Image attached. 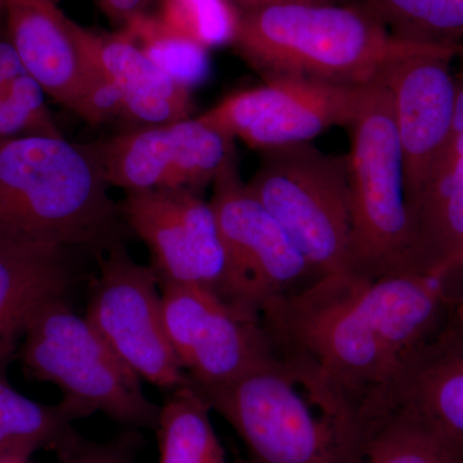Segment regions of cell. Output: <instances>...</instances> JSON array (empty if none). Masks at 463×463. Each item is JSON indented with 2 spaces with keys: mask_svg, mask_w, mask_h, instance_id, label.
<instances>
[{
  "mask_svg": "<svg viewBox=\"0 0 463 463\" xmlns=\"http://www.w3.org/2000/svg\"><path fill=\"white\" fill-rule=\"evenodd\" d=\"M457 276L330 274L261 307L277 359L359 463L394 416L405 362L446 323Z\"/></svg>",
  "mask_w": 463,
  "mask_h": 463,
  "instance_id": "cell-1",
  "label": "cell"
},
{
  "mask_svg": "<svg viewBox=\"0 0 463 463\" xmlns=\"http://www.w3.org/2000/svg\"><path fill=\"white\" fill-rule=\"evenodd\" d=\"M94 143L54 137L0 142V240L87 248L121 242L120 205L111 199Z\"/></svg>",
  "mask_w": 463,
  "mask_h": 463,
  "instance_id": "cell-2",
  "label": "cell"
},
{
  "mask_svg": "<svg viewBox=\"0 0 463 463\" xmlns=\"http://www.w3.org/2000/svg\"><path fill=\"white\" fill-rule=\"evenodd\" d=\"M232 47L264 80L301 78L346 87L379 80L422 45L395 38L350 5H281L240 12Z\"/></svg>",
  "mask_w": 463,
  "mask_h": 463,
  "instance_id": "cell-3",
  "label": "cell"
},
{
  "mask_svg": "<svg viewBox=\"0 0 463 463\" xmlns=\"http://www.w3.org/2000/svg\"><path fill=\"white\" fill-rule=\"evenodd\" d=\"M347 128L353 273L371 279L416 273L403 154L392 99L381 78L368 85L364 102Z\"/></svg>",
  "mask_w": 463,
  "mask_h": 463,
  "instance_id": "cell-4",
  "label": "cell"
},
{
  "mask_svg": "<svg viewBox=\"0 0 463 463\" xmlns=\"http://www.w3.org/2000/svg\"><path fill=\"white\" fill-rule=\"evenodd\" d=\"M20 350L30 374L54 383L78 419L100 412L132 428L156 429L160 407L143 392L141 377L63 298L33 313Z\"/></svg>",
  "mask_w": 463,
  "mask_h": 463,
  "instance_id": "cell-5",
  "label": "cell"
},
{
  "mask_svg": "<svg viewBox=\"0 0 463 463\" xmlns=\"http://www.w3.org/2000/svg\"><path fill=\"white\" fill-rule=\"evenodd\" d=\"M246 184L319 276L353 273L346 157L310 142L267 149Z\"/></svg>",
  "mask_w": 463,
  "mask_h": 463,
  "instance_id": "cell-6",
  "label": "cell"
},
{
  "mask_svg": "<svg viewBox=\"0 0 463 463\" xmlns=\"http://www.w3.org/2000/svg\"><path fill=\"white\" fill-rule=\"evenodd\" d=\"M201 397L239 435L250 463H359L277 358Z\"/></svg>",
  "mask_w": 463,
  "mask_h": 463,
  "instance_id": "cell-7",
  "label": "cell"
},
{
  "mask_svg": "<svg viewBox=\"0 0 463 463\" xmlns=\"http://www.w3.org/2000/svg\"><path fill=\"white\" fill-rule=\"evenodd\" d=\"M212 185L209 201L227 254L232 304L260 315L270 298L295 294L321 279L241 179L237 160Z\"/></svg>",
  "mask_w": 463,
  "mask_h": 463,
  "instance_id": "cell-8",
  "label": "cell"
},
{
  "mask_svg": "<svg viewBox=\"0 0 463 463\" xmlns=\"http://www.w3.org/2000/svg\"><path fill=\"white\" fill-rule=\"evenodd\" d=\"M85 318L142 380L170 392L190 383L167 336L156 273L123 242L102 252Z\"/></svg>",
  "mask_w": 463,
  "mask_h": 463,
  "instance_id": "cell-9",
  "label": "cell"
},
{
  "mask_svg": "<svg viewBox=\"0 0 463 463\" xmlns=\"http://www.w3.org/2000/svg\"><path fill=\"white\" fill-rule=\"evenodd\" d=\"M160 286L167 336L199 394L230 385L277 358L260 315L201 286Z\"/></svg>",
  "mask_w": 463,
  "mask_h": 463,
  "instance_id": "cell-10",
  "label": "cell"
},
{
  "mask_svg": "<svg viewBox=\"0 0 463 463\" xmlns=\"http://www.w3.org/2000/svg\"><path fill=\"white\" fill-rule=\"evenodd\" d=\"M367 87L270 79L230 94L197 118L234 141L263 152L310 142L336 125L347 127L364 102Z\"/></svg>",
  "mask_w": 463,
  "mask_h": 463,
  "instance_id": "cell-11",
  "label": "cell"
},
{
  "mask_svg": "<svg viewBox=\"0 0 463 463\" xmlns=\"http://www.w3.org/2000/svg\"><path fill=\"white\" fill-rule=\"evenodd\" d=\"M109 187L200 194L237 160L236 141L199 118L123 130L94 142Z\"/></svg>",
  "mask_w": 463,
  "mask_h": 463,
  "instance_id": "cell-12",
  "label": "cell"
},
{
  "mask_svg": "<svg viewBox=\"0 0 463 463\" xmlns=\"http://www.w3.org/2000/svg\"><path fill=\"white\" fill-rule=\"evenodd\" d=\"M123 221L147 246L160 285H197L231 301L223 240L210 201L178 191L128 192Z\"/></svg>",
  "mask_w": 463,
  "mask_h": 463,
  "instance_id": "cell-13",
  "label": "cell"
},
{
  "mask_svg": "<svg viewBox=\"0 0 463 463\" xmlns=\"http://www.w3.org/2000/svg\"><path fill=\"white\" fill-rule=\"evenodd\" d=\"M458 47L422 45L399 58L381 80L388 88L412 205L437 173L452 136Z\"/></svg>",
  "mask_w": 463,
  "mask_h": 463,
  "instance_id": "cell-14",
  "label": "cell"
},
{
  "mask_svg": "<svg viewBox=\"0 0 463 463\" xmlns=\"http://www.w3.org/2000/svg\"><path fill=\"white\" fill-rule=\"evenodd\" d=\"M3 17L14 50L47 97L85 120L105 76L79 48L58 0H3Z\"/></svg>",
  "mask_w": 463,
  "mask_h": 463,
  "instance_id": "cell-15",
  "label": "cell"
},
{
  "mask_svg": "<svg viewBox=\"0 0 463 463\" xmlns=\"http://www.w3.org/2000/svg\"><path fill=\"white\" fill-rule=\"evenodd\" d=\"M71 27L85 57L120 94L127 130L190 118L191 90L158 69L124 33L99 32L74 20Z\"/></svg>",
  "mask_w": 463,
  "mask_h": 463,
  "instance_id": "cell-16",
  "label": "cell"
},
{
  "mask_svg": "<svg viewBox=\"0 0 463 463\" xmlns=\"http://www.w3.org/2000/svg\"><path fill=\"white\" fill-rule=\"evenodd\" d=\"M397 412L416 417L463 452V336L449 322L405 362Z\"/></svg>",
  "mask_w": 463,
  "mask_h": 463,
  "instance_id": "cell-17",
  "label": "cell"
},
{
  "mask_svg": "<svg viewBox=\"0 0 463 463\" xmlns=\"http://www.w3.org/2000/svg\"><path fill=\"white\" fill-rule=\"evenodd\" d=\"M71 249L0 240V365L7 367L33 313L63 298L72 279Z\"/></svg>",
  "mask_w": 463,
  "mask_h": 463,
  "instance_id": "cell-18",
  "label": "cell"
},
{
  "mask_svg": "<svg viewBox=\"0 0 463 463\" xmlns=\"http://www.w3.org/2000/svg\"><path fill=\"white\" fill-rule=\"evenodd\" d=\"M0 365V458L29 459L36 450L48 448L63 458L87 446L72 430L78 416L61 402L41 404L24 397L5 377Z\"/></svg>",
  "mask_w": 463,
  "mask_h": 463,
  "instance_id": "cell-19",
  "label": "cell"
},
{
  "mask_svg": "<svg viewBox=\"0 0 463 463\" xmlns=\"http://www.w3.org/2000/svg\"><path fill=\"white\" fill-rule=\"evenodd\" d=\"M190 383L170 392L158 412V463H228L210 417Z\"/></svg>",
  "mask_w": 463,
  "mask_h": 463,
  "instance_id": "cell-20",
  "label": "cell"
},
{
  "mask_svg": "<svg viewBox=\"0 0 463 463\" xmlns=\"http://www.w3.org/2000/svg\"><path fill=\"white\" fill-rule=\"evenodd\" d=\"M44 90L24 65L0 14V142L21 137L63 134L45 102Z\"/></svg>",
  "mask_w": 463,
  "mask_h": 463,
  "instance_id": "cell-21",
  "label": "cell"
},
{
  "mask_svg": "<svg viewBox=\"0 0 463 463\" xmlns=\"http://www.w3.org/2000/svg\"><path fill=\"white\" fill-rule=\"evenodd\" d=\"M395 38L417 44H463V0H355Z\"/></svg>",
  "mask_w": 463,
  "mask_h": 463,
  "instance_id": "cell-22",
  "label": "cell"
},
{
  "mask_svg": "<svg viewBox=\"0 0 463 463\" xmlns=\"http://www.w3.org/2000/svg\"><path fill=\"white\" fill-rule=\"evenodd\" d=\"M124 33L167 76L192 90L206 80L210 72L209 50L185 38L146 12L121 26Z\"/></svg>",
  "mask_w": 463,
  "mask_h": 463,
  "instance_id": "cell-23",
  "label": "cell"
},
{
  "mask_svg": "<svg viewBox=\"0 0 463 463\" xmlns=\"http://www.w3.org/2000/svg\"><path fill=\"white\" fill-rule=\"evenodd\" d=\"M463 452L416 417L397 412L368 447L362 463H458Z\"/></svg>",
  "mask_w": 463,
  "mask_h": 463,
  "instance_id": "cell-24",
  "label": "cell"
},
{
  "mask_svg": "<svg viewBox=\"0 0 463 463\" xmlns=\"http://www.w3.org/2000/svg\"><path fill=\"white\" fill-rule=\"evenodd\" d=\"M161 23L203 47L232 44L240 11L231 0H161Z\"/></svg>",
  "mask_w": 463,
  "mask_h": 463,
  "instance_id": "cell-25",
  "label": "cell"
},
{
  "mask_svg": "<svg viewBox=\"0 0 463 463\" xmlns=\"http://www.w3.org/2000/svg\"><path fill=\"white\" fill-rule=\"evenodd\" d=\"M97 2L109 18L123 26L129 18L145 12V8L151 0H97Z\"/></svg>",
  "mask_w": 463,
  "mask_h": 463,
  "instance_id": "cell-26",
  "label": "cell"
},
{
  "mask_svg": "<svg viewBox=\"0 0 463 463\" xmlns=\"http://www.w3.org/2000/svg\"><path fill=\"white\" fill-rule=\"evenodd\" d=\"M65 463H128L123 457L111 450L96 449L90 446H85L83 449L75 455L67 457Z\"/></svg>",
  "mask_w": 463,
  "mask_h": 463,
  "instance_id": "cell-27",
  "label": "cell"
},
{
  "mask_svg": "<svg viewBox=\"0 0 463 463\" xmlns=\"http://www.w3.org/2000/svg\"><path fill=\"white\" fill-rule=\"evenodd\" d=\"M240 12L281 5H336L337 0H231Z\"/></svg>",
  "mask_w": 463,
  "mask_h": 463,
  "instance_id": "cell-28",
  "label": "cell"
},
{
  "mask_svg": "<svg viewBox=\"0 0 463 463\" xmlns=\"http://www.w3.org/2000/svg\"><path fill=\"white\" fill-rule=\"evenodd\" d=\"M450 325L463 336V291L450 307Z\"/></svg>",
  "mask_w": 463,
  "mask_h": 463,
  "instance_id": "cell-29",
  "label": "cell"
},
{
  "mask_svg": "<svg viewBox=\"0 0 463 463\" xmlns=\"http://www.w3.org/2000/svg\"><path fill=\"white\" fill-rule=\"evenodd\" d=\"M0 463H30L29 459L14 458V457H5L0 458Z\"/></svg>",
  "mask_w": 463,
  "mask_h": 463,
  "instance_id": "cell-30",
  "label": "cell"
},
{
  "mask_svg": "<svg viewBox=\"0 0 463 463\" xmlns=\"http://www.w3.org/2000/svg\"><path fill=\"white\" fill-rule=\"evenodd\" d=\"M3 12V0H0V14Z\"/></svg>",
  "mask_w": 463,
  "mask_h": 463,
  "instance_id": "cell-31",
  "label": "cell"
},
{
  "mask_svg": "<svg viewBox=\"0 0 463 463\" xmlns=\"http://www.w3.org/2000/svg\"><path fill=\"white\" fill-rule=\"evenodd\" d=\"M241 463H250V462L248 461V462H241Z\"/></svg>",
  "mask_w": 463,
  "mask_h": 463,
  "instance_id": "cell-32",
  "label": "cell"
},
{
  "mask_svg": "<svg viewBox=\"0 0 463 463\" xmlns=\"http://www.w3.org/2000/svg\"><path fill=\"white\" fill-rule=\"evenodd\" d=\"M458 463H463V461H461V462H458Z\"/></svg>",
  "mask_w": 463,
  "mask_h": 463,
  "instance_id": "cell-33",
  "label": "cell"
}]
</instances>
